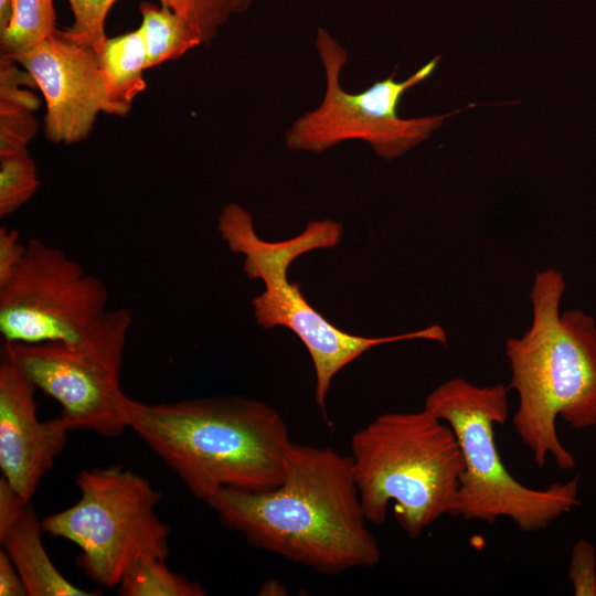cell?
Segmentation results:
<instances>
[{"label":"cell","mask_w":596,"mask_h":596,"mask_svg":"<svg viewBox=\"0 0 596 596\" xmlns=\"http://www.w3.org/2000/svg\"><path fill=\"white\" fill-rule=\"evenodd\" d=\"M205 502L251 545L321 574L373 567L381 560L350 456L332 448L294 443L277 487L224 488Z\"/></svg>","instance_id":"1"},{"label":"cell","mask_w":596,"mask_h":596,"mask_svg":"<svg viewBox=\"0 0 596 596\" xmlns=\"http://www.w3.org/2000/svg\"><path fill=\"white\" fill-rule=\"evenodd\" d=\"M127 426L143 439L198 499L232 488L277 487L294 444L280 414L243 396L146 404L127 398Z\"/></svg>","instance_id":"2"},{"label":"cell","mask_w":596,"mask_h":596,"mask_svg":"<svg viewBox=\"0 0 596 596\" xmlns=\"http://www.w3.org/2000/svg\"><path fill=\"white\" fill-rule=\"evenodd\" d=\"M564 290L557 270L535 275L532 326L521 338L508 339L505 354L510 387L519 396L515 432L538 467L551 456L560 469L570 470L575 459L561 443L555 421L561 416L576 429L596 425V326L581 309L560 313Z\"/></svg>","instance_id":"3"},{"label":"cell","mask_w":596,"mask_h":596,"mask_svg":"<svg viewBox=\"0 0 596 596\" xmlns=\"http://www.w3.org/2000/svg\"><path fill=\"white\" fill-rule=\"evenodd\" d=\"M217 231L228 249L244 256L243 272L260 279L264 291L252 300L256 323L264 329L285 327L306 347L315 369V400L327 418L326 400L336 374L370 349L402 340L425 339L447 343L439 324L387 337H363L345 332L330 322L302 295L297 281L287 276L299 256L339 245L342 225L332 220L310 221L304 231L285 241L268 242L258 236L249 212L228 203L217 219Z\"/></svg>","instance_id":"4"},{"label":"cell","mask_w":596,"mask_h":596,"mask_svg":"<svg viewBox=\"0 0 596 596\" xmlns=\"http://www.w3.org/2000/svg\"><path fill=\"white\" fill-rule=\"evenodd\" d=\"M351 467L369 523L394 515L409 539L453 515L464 459L451 427L423 408L384 413L351 437Z\"/></svg>","instance_id":"5"},{"label":"cell","mask_w":596,"mask_h":596,"mask_svg":"<svg viewBox=\"0 0 596 596\" xmlns=\"http://www.w3.org/2000/svg\"><path fill=\"white\" fill-rule=\"evenodd\" d=\"M507 393L501 384L476 386L454 377L427 395L424 408L451 427L462 454L453 517L489 524L504 517L522 532H538L578 505V478L534 489L507 470L494 439V426L508 418Z\"/></svg>","instance_id":"6"},{"label":"cell","mask_w":596,"mask_h":596,"mask_svg":"<svg viewBox=\"0 0 596 596\" xmlns=\"http://www.w3.org/2000/svg\"><path fill=\"white\" fill-rule=\"evenodd\" d=\"M76 485L79 500L41 523L81 549L76 563L92 581L115 587L141 558H167L170 529L156 511L161 494L147 479L116 465L82 470Z\"/></svg>","instance_id":"7"},{"label":"cell","mask_w":596,"mask_h":596,"mask_svg":"<svg viewBox=\"0 0 596 596\" xmlns=\"http://www.w3.org/2000/svg\"><path fill=\"white\" fill-rule=\"evenodd\" d=\"M130 326L125 309L107 310L77 341L4 342L3 355L58 402L71 430L118 436L128 427L120 371Z\"/></svg>","instance_id":"8"},{"label":"cell","mask_w":596,"mask_h":596,"mask_svg":"<svg viewBox=\"0 0 596 596\" xmlns=\"http://www.w3.org/2000/svg\"><path fill=\"white\" fill-rule=\"evenodd\" d=\"M316 46L326 72V93L318 108L296 119L287 130L286 145L291 150L321 153L342 141L359 139L369 142L379 157L392 160L429 138L446 118L457 113L411 119L397 116L405 92L433 75L439 56L405 81H395L393 73L352 94L340 85L348 61L345 50L323 29L317 33Z\"/></svg>","instance_id":"9"},{"label":"cell","mask_w":596,"mask_h":596,"mask_svg":"<svg viewBox=\"0 0 596 596\" xmlns=\"http://www.w3.org/2000/svg\"><path fill=\"white\" fill-rule=\"evenodd\" d=\"M108 288L62 249L38 238L0 285V332L4 342H73L107 311Z\"/></svg>","instance_id":"10"},{"label":"cell","mask_w":596,"mask_h":596,"mask_svg":"<svg viewBox=\"0 0 596 596\" xmlns=\"http://www.w3.org/2000/svg\"><path fill=\"white\" fill-rule=\"evenodd\" d=\"M13 61L25 68L44 96V130L50 141H82L99 111L113 115L97 53L62 31Z\"/></svg>","instance_id":"11"},{"label":"cell","mask_w":596,"mask_h":596,"mask_svg":"<svg viewBox=\"0 0 596 596\" xmlns=\"http://www.w3.org/2000/svg\"><path fill=\"white\" fill-rule=\"evenodd\" d=\"M36 386L6 356L0 363V468L2 477L31 501L71 432L60 415L40 422Z\"/></svg>","instance_id":"12"},{"label":"cell","mask_w":596,"mask_h":596,"mask_svg":"<svg viewBox=\"0 0 596 596\" xmlns=\"http://www.w3.org/2000/svg\"><path fill=\"white\" fill-rule=\"evenodd\" d=\"M41 521L31 505L0 477V543L18 570L29 596H95L64 577L41 539Z\"/></svg>","instance_id":"13"},{"label":"cell","mask_w":596,"mask_h":596,"mask_svg":"<svg viewBox=\"0 0 596 596\" xmlns=\"http://www.w3.org/2000/svg\"><path fill=\"white\" fill-rule=\"evenodd\" d=\"M73 23L62 31L68 39L93 49L99 55L107 36L105 21L117 0H67ZM195 30L202 43H209L232 15L246 11L252 0H159Z\"/></svg>","instance_id":"14"},{"label":"cell","mask_w":596,"mask_h":596,"mask_svg":"<svg viewBox=\"0 0 596 596\" xmlns=\"http://www.w3.org/2000/svg\"><path fill=\"white\" fill-rule=\"evenodd\" d=\"M98 64L113 115L124 116L146 89L147 52L139 30L106 40Z\"/></svg>","instance_id":"15"},{"label":"cell","mask_w":596,"mask_h":596,"mask_svg":"<svg viewBox=\"0 0 596 596\" xmlns=\"http://www.w3.org/2000/svg\"><path fill=\"white\" fill-rule=\"evenodd\" d=\"M148 68L182 56L202 44L195 30L180 14L167 6L158 8L149 2L139 6Z\"/></svg>","instance_id":"16"},{"label":"cell","mask_w":596,"mask_h":596,"mask_svg":"<svg viewBox=\"0 0 596 596\" xmlns=\"http://www.w3.org/2000/svg\"><path fill=\"white\" fill-rule=\"evenodd\" d=\"M53 1L12 0L9 20L0 30L2 56L13 60L33 50L57 31Z\"/></svg>","instance_id":"17"},{"label":"cell","mask_w":596,"mask_h":596,"mask_svg":"<svg viewBox=\"0 0 596 596\" xmlns=\"http://www.w3.org/2000/svg\"><path fill=\"white\" fill-rule=\"evenodd\" d=\"M166 560L145 557L135 563L121 577V596H205L206 590L196 582L172 572Z\"/></svg>","instance_id":"18"},{"label":"cell","mask_w":596,"mask_h":596,"mask_svg":"<svg viewBox=\"0 0 596 596\" xmlns=\"http://www.w3.org/2000/svg\"><path fill=\"white\" fill-rule=\"evenodd\" d=\"M40 184L36 167L28 151L0 158V217L15 212Z\"/></svg>","instance_id":"19"},{"label":"cell","mask_w":596,"mask_h":596,"mask_svg":"<svg viewBox=\"0 0 596 596\" xmlns=\"http://www.w3.org/2000/svg\"><path fill=\"white\" fill-rule=\"evenodd\" d=\"M33 109L0 100V158L26 150L36 131Z\"/></svg>","instance_id":"20"},{"label":"cell","mask_w":596,"mask_h":596,"mask_svg":"<svg viewBox=\"0 0 596 596\" xmlns=\"http://www.w3.org/2000/svg\"><path fill=\"white\" fill-rule=\"evenodd\" d=\"M568 578L574 595L596 596V551L587 540H578L572 549Z\"/></svg>","instance_id":"21"},{"label":"cell","mask_w":596,"mask_h":596,"mask_svg":"<svg viewBox=\"0 0 596 596\" xmlns=\"http://www.w3.org/2000/svg\"><path fill=\"white\" fill-rule=\"evenodd\" d=\"M26 253V243L20 241L15 228L0 227V285L15 270Z\"/></svg>","instance_id":"22"},{"label":"cell","mask_w":596,"mask_h":596,"mask_svg":"<svg viewBox=\"0 0 596 596\" xmlns=\"http://www.w3.org/2000/svg\"><path fill=\"white\" fill-rule=\"evenodd\" d=\"M0 595L25 596L26 589L23 581L10 560L9 555L0 550Z\"/></svg>","instance_id":"23"},{"label":"cell","mask_w":596,"mask_h":596,"mask_svg":"<svg viewBox=\"0 0 596 596\" xmlns=\"http://www.w3.org/2000/svg\"><path fill=\"white\" fill-rule=\"evenodd\" d=\"M273 592H276L277 595L283 594L280 592H286V589L278 582H267L264 583L259 589L260 595H274Z\"/></svg>","instance_id":"24"},{"label":"cell","mask_w":596,"mask_h":596,"mask_svg":"<svg viewBox=\"0 0 596 596\" xmlns=\"http://www.w3.org/2000/svg\"><path fill=\"white\" fill-rule=\"evenodd\" d=\"M12 0H0V30L3 29L10 17Z\"/></svg>","instance_id":"25"}]
</instances>
